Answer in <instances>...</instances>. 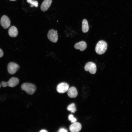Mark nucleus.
Returning <instances> with one entry per match:
<instances>
[{"mask_svg":"<svg viewBox=\"0 0 132 132\" xmlns=\"http://www.w3.org/2000/svg\"><path fill=\"white\" fill-rule=\"evenodd\" d=\"M21 89L28 94H33L35 91L36 88L34 84L29 83L22 84L21 86Z\"/></svg>","mask_w":132,"mask_h":132,"instance_id":"1","label":"nucleus"},{"mask_svg":"<svg viewBox=\"0 0 132 132\" xmlns=\"http://www.w3.org/2000/svg\"><path fill=\"white\" fill-rule=\"evenodd\" d=\"M107 48V43L103 40H100L97 43L95 47L96 53L99 55H102L106 51Z\"/></svg>","mask_w":132,"mask_h":132,"instance_id":"2","label":"nucleus"},{"mask_svg":"<svg viewBox=\"0 0 132 132\" xmlns=\"http://www.w3.org/2000/svg\"><path fill=\"white\" fill-rule=\"evenodd\" d=\"M19 80L16 77H12L7 82L2 81L1 83L2 86L3 87L8 86L14 87L17 85L19 83Z\"/></svg>","mask_w":132,"mask_h":132,"instance_id":"3","label":"nucleus"},{"mask_svg":"<svg viewBox=\"0 0 132 132\" xmlns=\"http://www.w3.org/2000/svg\"><path fill=\"white\" fill-rule=\"evenodd\" d=\"M84 69L86 71H89L92 74H95L97 70V67L96 64L92 62H88L84 67Z\"/></svg>","mask_w":132,"mask_h":132,"instance_id":"4","label":"nucleus"},{"mask_svg":"<svg viewBox=\"0 0 132 132\" xmlns=\"http://www.w3.org/2000/svg\"><path fill=\"white\" fill-rule=\"evenodd\" d=\"M56 31L54 29H51L49 31L47 34L48 39L51 42L55 43L58 39V35Z\"/></svg>","mask_w":132,"mask_h":132,"instance_id":"5","label":"nucleus"},{"mask_svg":"<svg viewBox=\"0 0 132 132\" xmlns=\"http://www.w3.org/2000/svg\"><path fill=\"white\" fill-rule=\"evenodd\" d=\"M19 68L20 67L19 65L14 62H10L8 65L7 69L8 72L11 74H13L15 73Z\"/></svg>","mask_w":132,"mask_h":132,"instance_id":"6","label":"nucleus"},{"mask_svg":"<svg viewBox=\"0 0 132 132\" xmlns=\"http://www.w3.org/2000/svg\"><path fill=\"white\" fill-rule=\"evenodd\" d=\"M69 88V86L67 83L62 82L58 85L56 90L59 93H63L67 91Z\"/></svg>","mask_w":132,"mask_h":132,"instance_id":"7","label":"nucleus"},{"mask_svg":"<svg viewBox=\"0 0 132 132\" xmlns=\"http://www.w3.org/2000/svg\"><path fill=\"white\" fill-rule=\"evenodd\" d=\"M10 21L7 16L3 15L1 17L0 20V24L4 28L7 29L10 25Z\"/></svg>","mask_w":132,"mask_h":132,"instance_id":"8","label":"nucleus"},{"mask_svg":"<svg viewBox=\"0 0 132 132\" xmlns=\"http://www.w3.org/2000/svg\"><path fill=\"white\" fill-rule=\"evenodd\" d=\"M81 128L82 126L80 123L75 122L70 125L69 129L71 132H78L80 131Z\"/></svg>","mask_w":132,"mask_h":132,"instance_id":"9","label":"nucleus"},{"mask_svg":"<svg viewBox=\"0 0 132 132\" xmlns=\"http://www.w3.org/2000/svg\"><path fill=\"white\" fill-rule=\"evenodd\" d=\"M52 2V0H44L41 5V10L43 11L47 10L50 7Z\"/></svg>","mask_w":132,"mask_h":132,"instance_id":"10","label":"nucleus"},{"mask_svg":"<svg viewBox=\"0 0 132 132\" xmlns=\"http://www.w3.org/2000/svg\"><path fill=\"white\" fill-rule=\"evenodd\" d=\"M67 91L68 95L70 98H75L77 95L78 92L77 90L74 87H71L68 89Z\"/></svg>","mask_w":132,"mask_h":132,"instance_id":"11","label":"nucleus"},{"mask_svg":"<svg viewBox=\"0 0 132 132\" xmlns=\"http://www.w3.org/2000/svg\"><path fill=\"white\" fill-rule=\"evenodd\" d=\"M75 48L76 49H79L81 51L84 50L87 48L86 43L84 41H81L76 43L74 45Z\"/></svg>","mask_w":132,"mask_h":132,"instance_id":"12","label":"nucleus"},{"mask_svg":"<svg viewBox=\"0 0 132 132\" xmlns=\"http://www.w3.org/2000/svg\"><path fill=\"white\" fill-rule=\"evenodd\" d=\"M8 32L9 36L12 37H16L18 34L17 29L14 26H11L9 28Z\"/></svg>","mask_w":132,"mask_h":132,"instance_id":"13","label":"nucleus"},{"mask_svg":"<svg viewBox=\"0 0 132 132\" xmlns=\"http://www.w3.org/2000/svg\"><path fill=\"white\" fill-rule=\"evenodd\" d=\"M89 26L87 20L84 19L82 22V30L84 33H86L88 31Z\"/></svg>","mask_w":132,"mask_h":132,"instance_id":"14","label":"nucleus"},{"mask_svg":"<svg viewBox=\"0 0 132 132\" xmlns=\"http://www.w3.org/2000/svg\"><path fill=\"white\" fill-rule=\"evenodd\" d=\"M67 110L72 113H75L76 111L75 105V104L72 103L69 105L67 108Z\"/></svg>","mask_w":132,"mask_h":132,"instance_id":"15","label":"nucleus"},{"mask_svg":"<svg viewBox=\"0 0 132 132\" xmlns=\"http://www.w3.org/2000/svg\"><path fill=\"white\" fill-rule=\"evenodd\" d=\"M27 1L31 4L30 6L32 7L34 6L37 7L38 6V2L36 0H27Z\"/></svg>","mask_w":132,"mask_h":132,"instance_id":"16","label":"nucleus"},{"mask_svg":"<svg viewBox=\"0 0 132 132\" xmlns=\"http://www.w3.org/2000/svg\"><path fill=\"white\" fill-rule=\"evenodd\" d=\"M68 119L71 121V123H74L76 122L77 121V119L74 118L73 115L72 114L69 115L68 117Z\"/></svg>","mask_w":132,"mask_h":132,"instance_id":"17","label":"nucleus"},{"mask_svg":"<svg viewBox=\"0 0 132 132\" xmlns=\"http://www.w3.org/2000/svg\"><path fill=\"white\" fill-rule=\"evenodd\" d=\"M59 132H67V131L64 128L60 129L58 131Z\"/></svg>","mask_w":132,"mask_h":132,"instance_id":"18","label":"nucleus"},{"mask_svg":"<svg viewBox=\"0 0 132 132\" xmlns=\"http://www.w3.org/2000/svg\"><path fill=\"white\" fill-rule=\"evenodd\" d=\"M3 55V53L2 50L0 48V58L2 57Z\"/></svg>","mask_w":132,"mask_h":132,"instance_id":"19","label":"nucleus"},{"mask_svg":"<svg viewBox=\"0 0 132 132\" xmlns=\"http://www.w3.org/2000/svg\"><path fill=\"white\" fill-rule=\"evenodd\" d=\"M40 132H47V131L46 130H41L40 131Z\"/></svg>","mask_w":132,"mask_h":132,"instance_id":"20","label":"nucleus"},{"mask_svg":"<svg viewBox=\"0 0 132 132\" xmlns=\"http://www.w3.org/2000/svg\"><path fill=\"white\" fill-rule=\"evenodd\" d=\"M10 0V1H15L16 0Z\"/></svg>","mask_w":132,"mask_h":132,"instance_id":"21","label":"nucleus"},{"mask_svg":"<svg viewBox=\"0 0 132 132\" xmlns=\"http://www.w3.org/2000/svg\"><path fill=\"white\" fill-rule=\"evenodd\" d=\"M0 87H1V86H0Z\"/></svg>","mask_w":132,"mask_h":132,"instance_id":"22","label":"nucleus"}]
</instances>
